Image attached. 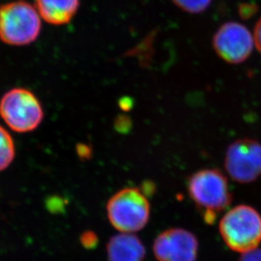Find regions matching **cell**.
<instances>
[{
    "label": "cell",
    "mask_w": 261,
    "mask_h": 261,
    "mask_svg": "<svg viewBox=\"0 0 261 261\" xmlns=\"http://www.w3.org/2000/svg\"><path fill=\"white\" fill-rule=\"evenodd\" d=\"M254 44L256 46L257 49L261 54V18L257 21L254 31Z\"/></svg>",
    "instance_id": "9a60e30c"
},
{
    "label": "cell",
    "mask_w": 261,
    "mask_h": 261,
    "mask_svg": "<svg viewBox=\"0 0 261 261\" xmlns=\"http://www.w3.org/2000/svg\"><path fill=\"white\" fill-rule=\"evenodd\" d=\"M176 6L185 12L200 14L209 8L212 0H172Z\"/></svg>",
    "instance_id": "7c38bea8"
},
{
    "label": "cell",
    "mask_w": 261,
    "mask_h": 261,
    "mask_svg": "<svg viewBox=\"0 0 261 261\" xmlns=\"http://www.w3.org/2000/svg\"><path fill=\"white\" fill-rule=\"evenodd\" d=\"M15 146L10 133L0 125V172L9 168L14 162Z\"/></svg>",
    "instance_id": "8fae6325"
},
{
    "label": "cell",
    "mask_w": 261,
    "mask_h": 261,
    "mask_svg": "<svg viewBox=\"0 0 261 261\" xmlns=\"http://www.w3.org/2000/svg\"><path fill=\"white\" fill-rule=\"evenodd\" d=\"M187 188L190 197L208 224H212L232 201L227 178L217 169L198 171L190 176Z\"/></svg>",
    "instance_id": "6da1fadb"
},
{
    "label": "cell",
    "mask_w": 261,
    "mask_h": 261,
    "mask_svg": "<svg viewBox=\"0 0 261 261\" xmlns=\"http://www.w3.org/2000/svg\"><path fill=\"white\" fill-rule=\"evenodd\" d=\"M239 261H261L260 248L258 247L256 249H252L250 251L242 254Z\"/></svg>",
    "instance_id": "5bb4252c"
},
{
    "label": "cell",
    "mask_w": 261,
    "mask_h": 261,
    "mask_svg": "<svg viewBox=\"0 0 261 261\" xmlns=\"http://www.w3.org/2000/svg\"><path fill=\"white\" fill-rule=\"evenodd\" d=\"M81 5V0H35L42 20L52 25H64L71 21Z\"/></svg>",
    "instance_id": "30bf717a"
},
{
    "label": "cell",
    "mask_w": 261,
    "mask_h": 261,
    "mask_svg": "<svg viewBox=\"0 0 261 261\" xmlns=\"http://www.w3.org/2000/svg\"><path fill=\"white\" fill-rule=\"evenodd\" d=\"M0 116L6 125L16 133H29L37 129L44 118L39 99L24 87L11 89L0 100Z\"/></svg>",
    "instance_id": "5b68a950"
},
{
    "label": "cell",
    "mask_w": 261,
    "mask_h": 261,
    "mask_svg": "<svg viewBox=\"0 0 261 261\" xmlns=\"http://www.w3.org/2000/svg\"><path fill=\"white\" fill-rule=\"evenodd\" d=\"M225 168L236 182L255 181L261 175V144L248 138L232 142L225 155Z\"/></svg>",
    "instance_id": "8992f818"
},
{
    "label": "cell",
    "mask_w": 261,
    "mask_h": 261,
    "mask_svg": "<svg viewBox=\"0 0 261 261\" xmlns=\"http://www.w3.org/2000/svg\"><path fill=\"white\" fill-rule=\"evenodd\" d=\"M107 215L118 232L135 233L143 229L149 222L150 202L137 188H124L109 199Z\"/></svg>",
    "instance_id": "277c9868"
},
{
    "label": "cell",
    "mask_w": 261,
    "mask_h": 261,
    "mask_svg": "<svg viewBox=\"0 0 261 261\" xmlns=\"http://www.w3.org/2000/svg\"><path fill=\"white\" fill-rule=\"evenodd\" d=\"M107 255L108 261H144L145 248L135 234L120 232L109 240Z\"/></svg>",
    "instance_id": "9c48e42d"
},
{
    "label": "cell",
    "mask_w": 261,
    "mask_h": 261,
    "mask_svg": "<svg viewBox=\"0 0 261 261\" xmlns=\"http://www.w3.org/2000/svg\"><path fill=\"white\" fill-rule=\"evenodd\" d=\"M254 36L241 23L228 21L215 33L212 45L215 52L228 64H239L246 61L254 48Z\"/></svg>",
    "instance_id": "52a82bcc"
},
{
    "label": "cell",
    "mask_w": 261,
    "mask_h": 261,
    "mask_svg": "<svg viewBox=\"0 0 261 261\" xmlns=\"http://www.w3.org/2000/svg\"><path fill=\"white\" fill-rule=\"evenodd\" d=\"M152 249L158 261H196L199 242L188 230L170 228L156 237Z\"/></svg>",
    "instance_id": "ba28073f"
},
{
    "label": "cell",
    "mask_w": 261,
    "mask_h": 261,
    "mask_svg": "<svg viewBox=\"0 0 261 261\" xmlns=\"http://www.w3.org/2000/svg\"><path fill=\"white\" fill-rule=\"evenodd\" d=\"M37 8L25 0H14L0 6V40L5 44L22 47L32 44L42 31Z\"/></svg>",
    "instance_id": "7a4b0ae2"
},
{
    "label": "cell",
    "mask_w": 261,
    "mask_h": 261,
    "mask_svg": "<svg viewBox=\"0 0 261 261\" xmlns=\"http://www.w3.org/2000/svg\"><path fill=\"white\" fill-rule=\"evenodd\" d=\"M219 232L230 249L241 254L250 251L261 243V215L249 205H237L222 217Z\"/></svg>",
    "instance_id": "3957f363"
},
{
    "label": "cell",
    "mask_w": 261,
    "mask_h": 261,
    "mask_svg": "<svg viewBox=\"0 0 261 261\" xmlns=\"http://www.w3.org/2000/svg\"><path fill=\"white\" fill-rule=\"evenodd\" d=\"M82 244L87 249H92L97 244V237L92 232H86L82 234L81 239Z\"/></svg>",
    "instance_id": "4fadbf2b"
}]
</instances>
